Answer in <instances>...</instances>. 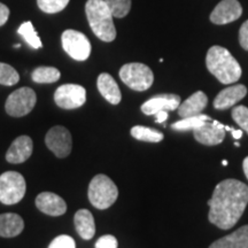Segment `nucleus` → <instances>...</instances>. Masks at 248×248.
<instances>
[{"mask_svg":"<svg viewBox=\"0 0 248 248\" xmlns=\"http://www.w3.org/2000/svg\"><path fill=\"white\" fill-rule=\"evenodd\" d=\"M248 204V186L237 179L218 183L208 201L209 222L222 230L233 228Z\"/></svg>","mask_w":248,"mask_h":248,"instance_id":"f257e3e1","label":"nucleus"},{"mask_svg":"<svg viewBox=\"0 0 248 248\" xmlns=\"http://www.w3.org/2000/svg\"><path fill=\"white\" fill-rule=\"evenodd\" d=\"M206 66L222 84H232L241 77V67L228 49L212 46L206 57Z\"/></svg>","mask_w":248,"mask_h":248,"instance_id":"f03ea898","label":"nucleus"},{"mask_svg":"<svg viewBox=\"0 0 248 248\" xmlns=\"http://www.w3.org/2000/svg\"><path fill=\"white\" fill-rule=\"evenodd\" d=\"M85 13L93 33L99 39L110 43L116 38L114 16L105 0H88L85 5Z\"/></svg>","mask_w":248,"mask_h":248,"instance_id":"7ed1b4c3","label":"nucleus"},{"mask_svg":"<svg viewBox=\"0 0 248 248\" xmlns=\"http://www.w3.org/2000/svg\"><path fill=\"white\" fill-rule=\"evenodd\" d=\"M89 200L97 209H107L115 202L119 190L115 183L106 175H97L89 185Z\"/></svg>","mask_w":248,"mask_h":248,"instance_id":"20e7f679","label":"nucleus"},{"mask_svg":"<svg viewBox=\"0 0 248 248\" xmlns=\"http://www.w3.org/2000/svg\"><path fill=\"white\" fill-rule=\"evenodd\" d=\"M120 78L125 85L135 91H146L154 82V75L151 68L144 63L132 62L121 68Z\"/></svg>","mask_w":248,"mask_h":248,"instance_id":"39448f33","label":"nucleus"},{"mask_svg":"<svg viewBox=\"0 0 248 248\" xmlns=\"http://www.w3.org/2000/svg\"><path fill=\"white\" fill-rule=\"evenodd\" d=\"M27 184L24 177L17 171H6L0 176V202L15 204L26 194Z\"/></svg>","mask_w":248,"mask_h":248,"instance_id":"423d86ee","label":"nucleus"},{"mask_svg":"<svg viewBox=\"0 0 248 248\" xmlns=\"http://www.w3.org/2000/svg\"><path fill=\"white\" fill-rule=\"evenodd\" d=\"M37 102L36 92L30 88H21L9 94L5 104L6 113L13 117L26 116Z\"/></svg>","mask_w":248,"mask_h":248,"instance_id":"0eeeda50","label":"nucleus"},{"mask_svg":"<svg viewBox=\"0 0 248 248\" xmlns=\"http://www.w3.org/2000/svg\"><path fill=\"white\" fill-rule=\"evenodd\" d=\"M64 52L76 61L88 60L91 54V43L84 33L76 30H66L61 36Z\"/></svg>","mask_w":248,"mask_h":248,"instance_id":"6e6552de","label":"nucleus"},{"mask_svg":"<svg viewBox=\"0 0 248 248\" xmlns=\"http://www.w3.org/2000/svg\"><path fill=\"white\" fill-rule=\"evenodd\" d=\"M54 101L63 109H76L85 104L86 91L78 84L61 85L54 92Z\"/></svg>","mask_w":248,"mask_h":248,"instance_id":"1a4fd4ad","label":"nucleus"},{"mask_svg":"<svg viewBox=\"0 0 248 248\" xmlns=\"http://www.w3.org/2000/svg\"><path fill=\"white\" fill-rule=\"evenodd\" d=\"M45 144L58 157L63 159L70 154L73 148V138L67 128L57 125L49 129L45 137Z\"/></svg>","mask_w":248,"mask_h":248,"instance_id":"9d476101","label":"nucleus"},{"mask_svg":"<svg viewBox=\"0 0 248 248\" xmlns=\"http://www.w3.org/2000/svg\"><path fill=\"white\" fill-rule=\"evenodd\" d=\"M243 14V7L238 0H222L210 14L214 24H228L238 20Z\"/></svg>","mask_w":248,"mask_h":248,"instance_id":"9b49d317","label":"nucleus"},{"mask_svg":"<svg viewBox=\"0 0 248 248\" xmlns=\"http://www.w3.org/2000/svg\"><path fill=\"white\" fill-rule=\"evenodd\" d=\"M181 105V97L177 94H157L141 105L145 115H155L159 111H171Z\"/></svg>","mask_w":248,"mask_h":248,"instance_id":"f8f14e48","label":"nucleus"},{"mask_svg":"<svg viewBox=\"0 0 248 248\" xmlns=\"http://www.w3.org/2000/svg\"><path fill=\"white\" fill-rule=\"evenodd\" d=\"M36 206L40 212L49 216H61L67 212L66 201L52 192H43L37 195Z\"/></svg>","mask_w":248,"mask_h":248,"instance_id":"ddd939ff","label":"nucleus"},{"mask_svg":"<svg viewBox=\"0 0 248 248\" xmlns=\"http://www.w3.org/2000/svg\"><path fill=\"white\" fill-rule=\"evenodd\" d=\"M32 150V139L29 136H20L9 146L7 153H6V160L13 164L23 163L31 156Z\"/></svg>","mask_w":248,"mask_h":248,"instance_id":"4468645a","label":"nucleus"},{"mask_svg":"<svg viewBox=\"0 0 248 248\" xmlns=\"http://www.w3.org/2000/svg\"><path fill=\"white\" fill-rule=\"evenodd\" d=\"M246 94L247 88L243 84L229 86L217 94L215 100H214V107L219 110L228 109L237 102H239L241 99H244Z\"/></svg>","mask_w":248,"mask_h":248,"instance_id":"2eb2a0df","label":"nucleus"},{"mask_svg":"<svg viewBox=\"0 0 248 248\" xmlns=\"http://www.w3.org/2000/svg\"><path fill=\"white\" fill-rule=\"evenodd\" d=\"M193 135L195 140L200 144L214 146V145H218L223 141L225 137V130L218 129L214 125L212 121H208L202 126L193 130Z\"/></svg>","mask_w":248,"mask_h":248,"instance_id":"dca6fc26","label":"nucleus"},{"mask_svg":"<svg viewBox=\"0 0 248 248\" xmlns=\"http://www.w3.org/2000/svg\"><path fill=\"white\" fill-rule=\"evenodd\" d=\"M208 104V98L202 91L193 93L190 98H187L184 102H181L178 109V115L184 119L188 116H195L201 114Z\"/></svg>","mask_w":248,"mask_h":248,"instance_id":"f3484780","label":"nucleus"},{"mask_svg":"<svg viewBox=\"0 0 248 248\" xmlns=\"http://www.w3.org/2000/svg\"><path fill=\"white\" fill-rule=\"evenodd\" d=\"M97 85L99 92L101 95L111 105L120 104L122 100V94H121V90L115 82V79L111 77L109 74L102 73L99 75Z\"/></svg>","mask_w":248,"mask_h":248,"instance_id":"a211bd4d","label":"nucleus"},{"mask_svg":"<svg viewBox=\"0 0 248 248\" xmlns=\"http://www.w3.org/2000/svg\"><path fill=\"white\" fill-rule=\"evenodd\" d=\"M209 248H248V225L214 241Z\"/></svg>","mask_w":248,"mask_h":248,"instance_id":"6ab92c4d","label":"nucleus"},{"mask_svg":"<svg viewBox=\"0 0 248 248\" xmlns=\"http://www.w3.org/2000/svg\"><path fill=\"white\" fill-rule=\"evenodd\" d=\"M24 222L22 217L14 213H5L0 215V237L13 238L23 231Z\"/></svg>","mask_w":248,"mask_h":248,"instance_id":"aec40b11","label":"nucleus"},{"mask_svg":"<svg viewBox=\"0 0 248 248\" xmlns=\"http://www.w3.org/2000/svg\"><path fill=\"white\" fill-rule=\"evenodd\" d=\"M74 223H75V229L80 238H83L84 240H90L94 237V218H93L91 212H89L88 209H79L75 214Z\"/></svg>","mask_w":248,"mask_h":248,"instance_id":"412c9836","label":"nucleus"},{"mask_svg":"<svg viewBox=\"0 0 248 248\" xmlns=\"http://www.w3.org/2000/svg\"><path fill=\"white\" fill-rule=\"evenodd\" d=\"M208 121H212L209 116L199 114V115L184 117V119L177 121V122L172 124L171 128L177 130V131H188V130H195L200 128Z\"/></svg>","mask_w":248,"mask_h":248,"instance_id":"4be33fe9","label":"nucleus"},{"mask_svg":"<svg viewBox=\"0 0 248 248\" xmlns=\"http://www.w3.org/2000/svg\"><path fill=\"white\" fill-rule=\"evenodd\" d=\"M61 74L54 67H38L33 70L32 80L39 84H49L60 79Z\"/></svg>","mask_w":248,"mask_h":248,"instance_id":"5701e85b","label":"nucleus"},{"mask_svg":"<svg viewBox=\"0 0 248 248\" xmlns=\"http://www.w3.org/2000/svg\"><path fill=\"white\" fill-rule=\"evenodd\" d=\"M131 136L137 140L148 142H160L163 140L164 136L157 130L147 128V126L136 125L131 129Z\"/></svg>","mask_w":248,"mask_h":248,"instance_id":"b1692460","label":"nucleus"},{"mask_svg":"<svg viewBox=\"0 0 248 248\" xmlns=\"http://www.w3.org/2000/svg\"><path fill=\"white\" fill-rule=\"evenodd\" d=\"M17 32L18 35L22 36V38L26 40L32 48L38 49L43 46L42 40H40L38 33H37V31L35 30V28H33L32 23H31L30 21H27V22L21 24L20 28L17 29Z\"/></svg>","mask_w":248,"mask_h":248,"instance_id":"393cba45","label":"nucleus"},{"mask_svg":"<svg viewBox=\"0 0 248 248\" xmlns=\"http://www.w3.org/2000/svg\"><path fill=\"white\" fill-rule=\"evenodd\" d=\"M114 17L122 18L129 14L131 9V0H105Z\"/></svg>","mask_w":248,"mask_h":248,"instance_id":"a878e982","label":"nucleus"},{"mask_svg":"<svg viewBox=\"0 0 248 248\" xmlns=\"http://www.w3.org/2000/svg\"><path fill=\"white\" fill-rule=\"evenodd\" d=\"M20 80V75L13 67L0 62V84L6 86L15 85Z\"/></svg>","mask_w":248,"mask_h":248,"instance_id":"bb28decb","label":"nucleus"},{"mask_svg":"<svg viewBox=\"0 0 248 248\" xmlns=\"http://www.w3.org/2000/svg\"><path fill=\"white\" fill-rule=\"evenodd\" d=\"M69 0H37L40 11L47 14H55L67 7Z\"/></svg>","mask_w":248,"mask_h":248,"instance_id":"cd10ccee","label":"nucleus"},{"mask_svg":"<svg viewBox=\"0 0 248 248\" xmlns=\"http://www.w3.org/2000/svg\"><path fill=\"white\" fill-rule=\"evenodd\" d=\"M232 119L244 131L248 132V108L245 106H237L232 109Z\"/></svg>","mask_w":248,"mask_h":248,"instance_id":"c85d7f7f","label":"nucleus"},{"mask_svg":"<svg viewBox=\"0 0 248 248\" xmlns=\"http://www.w3.org/2000/svg\"><path fill=\"white\" fill-rule=\"evenodd\" d=\"M48 248H76L75 240L67 234H61L54 238Z\"/></svg>","mask_w":248,"mask_h":248,"instance_id":"c756f323","label":"nucleus"},{"mask_svg":"<svg viewBox=\"0 0 248 248\" xmlns=\"http://www.w3.org/2000/svg\"><path fill=\"white\" fill-rule=\"evenodd\" d=\"M95 248H117V239L111 234H105L95 243Z\"/></svg>","mask_w":248,"mask_h":248,"instance_id":"7c9ffc66","label":"nucleus"},{"mask_svg":"<svg viewBox=\"0 0 248 248\" xmlns=\"http://www.w3.org/2000/svg\"><path fill=\"white\" fill-rule=\"evenodd\" d=\"M239 43L241 47L248 51V20L243 23L239 30Z\"/></svg>","mask_w":248,"mask_h":248,"instance_id":"2f4dec72","label":"nucleus"},{"mask_svg":"<svg viewBox=\"0 0 248 248\" xmlns=\"http://www.w3.org/2000/svg\"><path fill=\"white\" fill-rule=\"evenodd\" d=\"M8 17H9V8L6 5L0 2V27L4 26V24L7 22Z\"/></svg>","mask_w":248,"mask_h":248,"instance_id":"473e14b6","label":"nucleus"},{"mask_svg":"<svg viewBox=\"0 0 248 248\" xmlns=\"http://www.w3.org/2000/svg\"><path fill=\"white\" fill-rule=\"evenodd\" d=\"M224 130L230 131L234 139H240L241 137H243V131H241V130H237V129L232 128V126H229V125H224Z\"/></svg>","mask_w":248,"mask_h":248,"instance_id":"72a5a7b5","label":"nucleus"},{"mask_svg":"<svg viewBox=\"0 0 248 248\" xmlns=\"http://www.w3.org/2000/svg\"><path fill=\"white\" fill-rule=\"evenodd\" d=\"M155 119H156L157 123H163L168 119V111H159V113L155 114Z\"/></svg>","mask_w":248,"mask_h":248,"instance_id":"f704fd0d","label":"nucleus"},{"mask_svg":"<svg viewBox=\"0 0 248 248\" xmlns=\"http://www.w3.org/2000/svg\"><path fill=\"white\" fill-rule=\"evenodd\" d=\"M243 169H244L245 175H246V178L248 179V156L245 157V160L243 162Z\"/></svg>","mask_w":248,"mask_h":248,"instance_id":"c9c22d12","label":"nucleus"},{"mask_svg":"<svg viewBox=\"0 0 248 248\" xmlns=\"http://www.w3.org/2000/svg\"><path fill=\"white\" fill-rule=\"evenodd\" d=\"M222 164H223V166H228V161L224 160V161H223V162H222Z\"/></svg>","mask_w":248,"mask_h":248,"instance_id":"e433bc0d","label":"nucleus"}]
</instances>
